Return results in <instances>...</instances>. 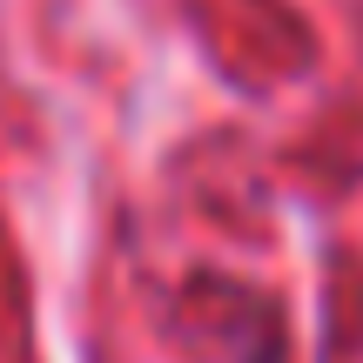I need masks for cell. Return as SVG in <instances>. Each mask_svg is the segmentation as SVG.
Instances as JSON below:
<instances>
[{"label":"cell","mask_w":363,"mask_h":363,"mask_svg":"<svg viewBox=\"0 0 363 363\" xmlns=\"http://www.w3.org/2000/svg\"><path fill=\"white\" fill-rule=\"evenodd\" d=\"M242 363H289V337H283L276 323H262L256 337L242 343Z\"/></svg>","instance_id":"obj_1"}]
</instances>
